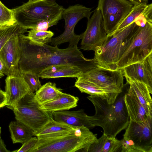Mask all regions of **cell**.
<instances>
[{
	"label": "cell",
	"instance_id": "ffe728a7",
	"mask_svg": "<svg viewBox=\"0 0 152 152\" xmlns=\"http://www.w3.org/2000/svg\"><path fill=\"white\" fill-rule=\"evenodd\" d=\"M79 100L77 97L63 93L54 99L41 104L40 107L50 113L67 110L76 107Z\"/></svg>",
	"mask_w": 152,
	"mask_h": 152
},
{
	"label": "cell",
	"instance_id": "ba28073f",
	"mask_svg": "<svg viewBox=\"0 0 152 152\" xmlns=\"http://www.w3.org/2000/svg\"><path fill=\"white\" fill-rule=\"evenodd\" d=\"M152 53V21L139 26L134 37L117 63L122 69L131 64L142 61Z\"/></svg>",
	"mask_w": 152,
	"mask_h": 152
},
{
	"label": "cell",
	"instance_id": "277c9868",
	"mask_svg": "<svg viewBox=\"0 0 152 152\" xmlns=\"http://www.w3.org/2000/svg\"><path fill=\"white\" fill-rule=\"evenodd\" d=\"M38 139L29 152H88L90 145L97 142L98 139L97 134L83 126L56 138Z\"/></svg>",
	"mask_w": 152,
	"mask_h": 152
},
{
	"label": "cell",
	"instance_id": "d6a6232c",
	"mask_svg": "<svg viewBox=\"0 0 152 152\" xmlns=\"http://www.w3.org/2000/svg\"><path fill=\"white\" fill-rule=\"evenodd\" d=\"M1 133H0V152H10V151L6 148L4 141L1 138Z\"/></svg>",
	"mask_w": 152,
	"mask_h": 152
},
{
	"label": "cell",
	"instance_id": "d4e9b609",
	"mask_svg": "<svg viewBox=\"0 0 152 152\" xmlns=\"http://www.w3.org/2000/svg\"><path fill=\"white\" fill-rule=\"evenodd\" d=\"M75 86L82 93H84L90 96H96L105 99L110 104L113 103L109 95L101 88L96 86L91 82L85 80L77 78L75 82Z\"/></svg>",
	"mask_w": 152,
	"mask_h": 152
},
{
	"label": "cell",
	"instance_id": "f1b7e54d",
	"mask_svg": "<svg viewBox=\"0 0 152 152\" xmlns=\"http://www.w3.org/2000/svg\"><path fill=\"white\" fill-rule=\"evenodd\" d=\"M28 31L27 29L22 27L17 23L4 29H0V50L5 43L12 36L17 34H24Z\"/></svg>",
	"mask_w": 152,
	"mask_h": 152
},
{
	"label": "cell",
	"instance_id": "e0dca14e",
	"mask_svg": "<svg viewBox=\"0 0 152 152\" xmlns=\"http://www.w3.org/2000/svg\"><path fill=\"white\" fill-rule=\"evenodd\" d=\"M124 100L130 120L141 122L152 117L148 115L130 86L125 94Z\"/></svg>",
	"mask_w": 152,
	"mask_h": 152
},
{
	"label": "cell",
	"instance_id": "2e32d148",
	"mask_svg": "<svg viewBox=\"0 0 152 152\" xmlns=\"http://www.w3.org/2000/svg\"><path fill=\"white\" fill-rule=\"evenodd\" d=\"M54 120L70 126L80 127H86L89 129L95 126L88 119L87 115L83 109L76 111L63 110L51 113Z\"/></svg>",
	"mask_w": 152,
	"mask_h": 152
},
{
	"label": "cell",
	"instance_id": "4dcf8cb0",
	"mask_svg": "<svg viewBox=\"0 0 152 152\" xmlns=\"http://www.w3.org/2000/svg\"><path fill=\"white\" fill-rule=\"evenodd\" d=\"M37 137L36 136L31 137L22 144L21 148L13 151L16 152H29L36 145L38 141Z\"/></svg>",
	"mask_w": 152,
	"mask_h": 152
},
{
	"label": "cell",
	"instance_id": "8fae6325",
	"mask_svg": "<svg viewBox=\"0 0 152 152\" xmlns=\"http://www.w3.org/2000/svg\"><path fill=\"white\" fill-rule=\"evenodd\" d=\"M133 6L128 0H98L96 9L101 12L108 36L113 34Z\"/></svg>",
	"mask_w": 152,
	"mask_h": 152
},
{
	"label": "cell",
	"instance_id": "5b68a950",
	"mask_svg": "<svg viewBox=\"0 0 152 152\" xmlns=\"http://www.w3.org/2000/svg\"><path fill=\"white\" fill-rule=\"evenodd\" d=\"M139 26L135 22L108 36L95 51L94 59L98 66L117 69V63L132 40Z\"/></svg>",
	"mask_w": 152,
	"mask_h": 152
},
{
	"label": "cell",
	"instance_id": "44dd1931",
	"mask_svg": "<svg viewBox=\"0 0 152 152\" xmlns=\"http://www.w3.org/2000/svg\"><path fill=\"white\" fill-rule=\"evenodd\" d=\"M121 140L103 134L89 146L88 152H121Z\"/></svg>",
	"mask_w": 152,
	"mask_h": 152
},
{
	"label": "cell",
	"instance_id": "7a4b0ae2",
	"mask_svg": "<svg viewBox=\"0 0 152 152\" xmlns=\"http://www.w3.org/2000/svg\"><path fill=\"white\" fill-rule=\"evenodd\" d=\"M124 91L118 96L114 102L108 103L105 99L96 96H89L87 98L93 104L95 114L87 115L88 119L96 126L101 127L103 134L116 137L122 131L125 129L130 121L124 100L128 91Z\"/></svg>",
	"mask_w": 152,
	"mask_h": 152
},
{
	"label": "cell",
	"instance_id": "603a6c76",
	"mask_svg": "<svg viewBox=\"0 0 152 152\" xmlns=\"http://www.w3.org/2000/svg\"><path fill=\"white\" fill-rule=\"evenodd\" d=\"M9 128L13 143H19L23 144L34 136V133L31 129L17 120L11 122Z\"/></svg>",
	"mask_w": 152,
	"mask_h": 152
},
{
	"label": "cell",
	"instance_id": "836d02e7",
	"mask_svg": "<svg viewBox=\"0 0 152 152\" xmlns=\"http://www.w3.org/2000/svg\"><path fill=\"white\" fill-rule=\"evenodd\" d=\"M4 66L0 58V78H1L4 75Z\"/></svg>",
	"mask_w": 152,
	"mask_h": 152
},
{
	"label": "cell",
	"instance_id": "4fadbf2b",
	"mask_svg": "<svg viewBox=\"0 0 152 152\" xmlns=\"http://www.w3.org/2000/svg\"><path fill=\"white\" fill-rule=\"evenodd\" d=\"M19 34L12 36L0 50V58L4 66V75L7 76L22 75L19 68L20 58Z\"/></svg>",
	"mask_w": 152,
	"mask_h": 152
},
{
	"label": "cell",
	"instance_id": "f546056e",
	"mask_svg": "<svg viewBox=\"0 0 152 152\" xmlns=\"http://www.w3.org/2000/svg\"><path fill=\"white\" fill-rule=\"evenodd\" d=\"M22 74L31 91L35 93L41 87L38 75L30 72L23 73Z\"/></svg>",
	"mask_w": 152,
	"mask_h": 152
},
{
	"label": "cell",
	"instance_id": "cb8c5ba5",
	"mask_svg": "<svg viewBox=\"0 0 152 152\" xmlns=\"http://www.w3.org/2000/svg\"><path fill=\"white\" fill-rule=\"evenodd\" d=\"M63 93L61 89L56 87L55 83L48 82L35 93L36 98L41 105L54 99Z\"/></svg>",
	"mask_w": 152,
	"mask_h": 152
},
{
	"label": "cell",
	"instance_id": "e575fe53",
	"mask_svg": "<svg viewBox=\"0 0 152 152\" xmlns=\"http://www.w3.org/2000/svg\"><path fill=\"white\" fill-rule=\"evenodd\" d=\"M131 2L134 5L143 3H148V0H128Z\"/></svg>",
	"mask_w": 152,
	"mask_h": 152
},
{
	"label": "cell",
	"instance_id": "52a82bcc",
	"mask_svg": "<svg viewBox=\"0 0 152 152\" xmlns=\"http://www.w3.org/2000/svg\"><path fill=\"white\" fill-rule=\"evenodd\" d=\"M152 117L141 122L130 120L122 140L121 152H152Z\"/></svg>",
	"mask_w": 152,
	"mask_h": 152
},
{
	"label": "cell",
	"instance_id": "7c38bea8",
	"mask_svg": "<svg viewBox=\"0 0 152 152\" xmlns=\"http://www.w3.org/2000/svg\"><path fill=\"white\" fill-rule=\"evenodd\" d=\"M91 17L88 19L85 31L80 35L81 49L94 51L103 44L108 37L105 29L100 11L94 10Z\"/></svg>",
	"mask_w": 152,
	"mask_h": 152
},
{
	"label": "cell",
	"instance_id": "9c48e42d",
	"mask_svg": "<svg viewBox=\"0 0 152 152\" xmlns=\"http://www.w3.org/2000/svg\"><path fill=\"white\" fill-rule=\"evenodd\" d=\"M124 76L121 69L113 70L98 66L82 72L77 78L88 81L101 88L114 102L124 88Z\"/></svg>",
	"mask_w": 152,
	"mask_h": 152
},
{
	"label": "cell",
	"instance_id": "1f68e13d",
	"mask_svg": "<svg viewBox=\"0 0 152 152\" xmlns=\"http://www.w3.org/2000/svg\"><path fill=\"white\" fill-rule=\"evenodd\" d=\"M7 99L5 92L0 90V109L6 106Z\"/></svg>",
	"mask_w": 152,
	"mask_h": 152
},
{
	"label": "cell",
	"instance_id": "8992f818",
	"mask_svg": "<svg viewBox=\"0 0 152 152\" xmlns=\"http://www.w3.org/2000/svg\"><path fill=\"white\" fill-rule=\"evenodd\" d=\"M41 104L30 91L14 107L16 120L31 129L35 134L52 118L51 113L40 108Z\"/></svg>",
	"mask_w": 152,
	"mask_h": 152
},
{
	"label": "cell",
	"instance_id": "7402d4cb",
	"mask_svg": "<svg viewBox=\"0 0 152 152\" xmlns=\"http://www.w3.org/2000/svg\"><path fill=\"white\" fill-rule=\"evenodd\" d=\"M127 83L133 89L148 115L152 117V99L146 86L138 81H130Z\"/></svg>",
	"mask_w": 152,
	"mask_h": 152
},
{
	"label": "cell",
	"instance_id": "4316f807",
	"mask_svg": "<svg viewBox=\"0 0 152 152\" xmlns=\"http://www.w3.org/2000/svg\"><path fill=\"white\" fill-rule=\"evenodd\" d=\"M26 37L31 42L39 45L48 43L54 33L49 31L40 30L33 29L28 31Z\"/></svg>",
	"mask_w": 152,
	"mask_h": 152
},
{
	"label": "cell",
	"instance_id": "9a60e30c",
	"mask_svg": "<svg viewBox=\"0 0 152 152\" xmlns=\"http://www.w3.org/2000/svg\"><path fill=\"white\" fill-rule=\"evenodd\" d=\"M5 83V92L7 99L6 106L13 110L18 102L30 90L22 74L18 76H7Z\"/></svg>",
	"mask_w": 152,
	"mask_h": 152
},
{
	"label": "cell",
	"instance_id": "d590c367",
	"mask_svg": "<svg viewBox=\"0 0 152 152\" xmlns=\"http://www.w3.org/2000/svg\"><path fill=\"white\" fill-rule=\"evenodd\" d=\"M1 133V127H0V133Z\"/></svg>",
	"mask_w": 152,
	"mask_h": 152
},
{
	"label": "cell",
	"instance_id": "83f0119b",
	"mask_svg": "<svg viewBox=\"0 0 152 152\" xmlns=\"http://www.w3.org/2000/svg\"><path fill=\"white\" fill-rule=\"evenodd\" d=\"M17 23L13 10L7 8L0 1V29H4Z\"/></svg>",
	"mask_w": 152,
	"mask_h": 152
},
{
	"label": "cell",
	"instance_id": "6da1fadb",
	"mask_svg": "<svg viewBox=\"0 0 152 152\" xmlns=\"http://www.w3.org/2000/svg\"><path fill=\"white\" fill-rule=\"evenodd\" d=\"M20 58L19 68L22 73L31 72L38 75L50 66L69 64L77 66L85 73L98 66L94 58H85L77 46L61 49L57 46L33 43L24 34L19 35Z\"/></svg>",
	"mask_w": 152,
	"mask_h": 152
},
{
	"label": "cell",
	"instance_id": "484cf974",
	"mask_svg": "<svg viewBox=\"0 0 152 152\" xmlns=\"http://www.w3.org/2000/svg\"><path fill=\"white\" fill-rule=\"evenodd\" d=\"M147 5L146 3H143L134 5L130 12L121 22L113 34L134 22L136 19L144 12Z\"/></svg>",
	"mask_w": 152,
	"mask_h": 152
},
{
	"label": "cell",
	"instance_id": "5bb4252c",
	"mask_svg": "<svg viewBox=\"0 0 152 152\" xmlns=\"http://www.w3.org/2000/svg\"><path fill=\"white\" fill-rule=\"evenodd\" d=\"M121 69L127 83L135 81L142 82L152 94V53L142 61L131 64Z\"/></svg>",
	"mask_w": 152,
	"mask_h": 152
},
{
	"label": "cell",
	"instance_id": "3957f363",
	"mask_svg": "<svg viewBox=\"0 0 152 152\" xmlns=\"http://www.w3.org/2000/svg\"><path fill=\"white\" fill-rule=\"evenodd\" d=\"M64 8L56 0H29L13 9L17 23L27 29L46 31L62 18Z\"/></svg>",
	"mask_w": 152,
	"mask_h": 152
},
{
	"label": "cell",
	"instance_id": "30bf717a",
	"mask_svg": "<svg viewBox=\"0 0 152 152\" xmlns=\"http://www.w3.org/2000/svg\"><path fill=\"white\" fill-rule=\"evenodd\" d=\"M92 8H88L82 5L76 4L64 9L62 18L65 21L64 30L59 36L51 38L48 43L51 45L57 46L62 43L68 42L69 46H77L80 39V35H77L74 32L75 27L77 23L82 18L88 19L93 12Z\"/></svg>",
	"mask_w": 152,
	"mask_h": 152
},
{
	"label": "cell",
	"instance_id": "d6986e66",
	"mask_svg": "<svg viewBox=\"0 0 152 152\" xmlns=\"http://www.w3.org/2000/svg\"><path fill=\"white\" fill-rule=\"evenodd\" d=\"M83 72L78 67L69 64H57L50 66L38 75L42 79L59 77L78 78Z\"/></svg>",
	"mask_w": 152,
	"mask_h": 152
},
{
	"label": "cell",
	"instance_id": "ac0fdd59",
	"mask_svg": "<svg viewBox=\"0 0 152 152\" xmlns=\"http://www.w3.org/2000/svg\"><path fill=\"white\" fill-rule=\"evenodd\" d=\"M74 127L50 119L34 134L38 139H50L67 134L75 130Z\"/></svg>",
	"mask_w": 152,
	"mask_h": 152
},
{
	"label": "cell",
	"instance_id": "8d00e7d4",
	"mask_svg": "<svg viewBox=\"0 0 152 152\" xmlns=\"http://www.w3.org/2000/svg\"><path fill=\"white\" fill-rule=\"evenodd\" d=\"M30 0V1H33V0L36 1V0Z\"/></svg>",
	"mask_w": 152,
	"mask_h": 152
}]
</instances>
